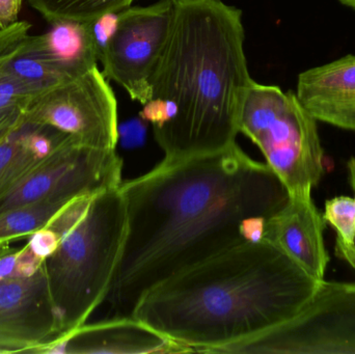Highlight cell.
Returning a JSON list of instances; mask_svg holds the SVG:
<instances>
[{
  "instance_id": "1",
  "label": "cell",
  "mask_w": 355,
  "mask_h": 354,
  "mask_svg": "<svg viewBox=\"0 0 355 354\" xmlns=\"http://www.w3.org/2000/svg\"><path fill=\"white\" fill-rule=\"evenodd\" d=\"M120 188L127 232L104 301L110 318L132 317L156 285L245 242L244 218H271L290 199L275 172L237 143L208 155L164 159Z\"/></svg>"
},
{
  "instance_id": "2",
  "label": "cell",
  "mask_w": 355,
  "mask_h": 354,
  "mask_svg": "<svg viewBox=\"0 0 355 354\" xmlns=\"http://www.w3.org/2000/svg\"><path fill=\"white\" fill-rule=\"evenodd\" d=\"M322 281L269 241L243 242L156 285L132 317L190 353H219L297 315Z\"/></svg>"
},
{
  "instance_id": "3",
  "label": "cell",
  "mask_w": 355,
  "mask_h": 354,
  "mask_svg": "<svg viewBox=\"0 0 355 354\" xmlns=\"http://www.w3.org/2000/svg\"><path fill=\"white\" fill-rule=\"evenodd\" d=\"M242 12L221 0H175L172 30L144 116L164 159L223 151L236 143L240 109L254 79Z\"/></svg>"
},
{
  "instance_id": "4",
  "label": "cell",
  "mask_w": 355,
  "mask_h": 354,
  "mask_svg": "<svg viewBox=\"0 0 355 354\" xmlns=\"http://www.w3.org/2000/svg\"><path fill=\"white\" fill-rule=\"evenodd\" d=\"M48 227L60 237L44 269L62 337L85 324L107 297L126 238L120 186L77 197Z\"/></svg>"
},
{
  "instance_id": "5",
  "label": "cell",
  "mask_w": 355,
  "mask_h": 354,
  "mask_svg": "<svg viewBox=\"0 0 355 354\" xmlns=\"http://www.w3.org/2000/svg\"><path fill=\"white\" fill-rule=\"evenodd\" d=\"M238 128L260 149L290 197L311 195L324 174V152L317 121L294 91L252 80Z\"/></svg>"
},
{
  "instance_id": "6",
  "label": "cell",
  "mask_w": 355,
  "mask_h": 354,
  "mask_svg": "<svg viewBox=\"0 0 355 354\" xmlns=\"http://www.w3.org/2000/svg\"><path fill=\"white\" fill-rule=\"evenodd\" d=\"M219 353L355 354V283L323 280L297 315Z\"/></svg>"
},
{
  "instance_id": "7",
  "label": "cell",
  "mask_w": 355,
  "mask_h": 354,
  "mask_svg": "<svg viewBox=\"0 0 355 354\" xmlns=\"http://www.w3.org/2000/svg\"><path fill=\"white\" fill-rule=\"evenodd\" d=\"M24 123L52 127L85 147L118 145V103L98 66L37 95L24 109Z\"/></svg>"
},
{
  "instance_id": "8",
  "label": "cell",
  "mask_w": 355,
  "mask_h": 354,
  "mask_svg": "<svg viewBox=\"0 0 355 354\" xmlns=\"http://www.w3.org/2000/svg\"><path fill=\"white\" fill-rule=\"evenodd\" d=\"M175 0L125 8L99 60L104 76L120 85L141 105L151 98L152 82L172 30Z\"/></svg>"
},
{
  "instance_id": "9",
  "label": "cell",
  "mask_w": 355,
  "mask_h": 354,
  "mask_svg": "<svg viewBox=\"0 0 355 354\" xmlns=\"http://www.w3.org/2000/svg\"><path fill=\"white\" fill-rule=\"evenodd\" d=\"M122 172L123 159L116 150L85 147L68 135L0 200V214L45 197L76 199L121 186Z\"/></svg>"
},
{
  "instance_id": "10",
  "label": "cell",
  "mask_w": 355,
  "mask_h": 354,
  "mask_svg": "<svg viewBox=\"0 0 355 354\" xmlns=\"http://www.w3.org/2000/svg\"><path fill=\"white\" fill-rule=\"evenodd\" d=\"M60 336L44 265L29 278H0V353H40Z\"/></svg>"
},
{
  "instance_id": "11",
  "label": "cell",
  "mask_w": 355,
  "mask_h": 354,
  "mask_svg": "<svg viewBox=\"0 0 355 354\" xmlns=\"http://www.w3.org/2000/svg\"><path fill=\"white\" fill-rule=\"evenodd\" d=\"M40 353H190L186 347L133 317L83 324L48 343Z\"/></svg>"
},
{
  "instance_id": "12",
  "label": "cell",
  "mask_w": 355,
  "mask_h": 354,
  "mask_svg": "<svg viewBox=\"0 0 355 354\" xmlns=\"http://www.w3.org/2000/svg\"><path fill=\"white\" fill-rule=\"evenodd\" d=\"M327 222L312 197H290L287 205L265 222L263 240L279 247L306 272L324 280L329 262L324 242Z\"/></svg>"
},
{
  "instance_id": "13",
  "label": "cell",
  "mask_w": 355,
  "mask_h": 354,
  "mask_svg": "<svg viewBox=\"0 0 355 354\" xmlns=\"http://www.w3.org/2000/svg\"><path fill=\"white\" fill-rule=\"evenodd\" d=\"M295 94L317 122L355 131V55L304 71Z\"/></svg>"
},
{
  "instance_id": "14",
  "label": "cell",
  "mask_w": 355,
  "mask_h": 354,
  "mask_svg": "<svg viewBox=\"0 0 355 354\" xmlns=\"http://www.w3.org/2000/svg\"><path fill=\"white\" fill-rule=\"evenodd\" d=\"M43 35H29L37 51L69 79L98 66L97 48L91 25L85 21L56 20Z\"/></svg>"
},
{
  "instance_id": "15",
  "label": "cell",
  "mask_w": 355,
  "mask_h": 354,
  "mask_svg": "<svg viewBox=\"0 0 355 354\" xmlns=\"http://www.w3.org/2000/svg\"><path fill=\"white\" fill-rule=\"evenodd\" d=\"M68 135L52 127L23 123L0 143V200L41 163Z\"/></svg>"
},
{
  "instance_id": "16",
  "label": "cell",
  "mask_w": 355,
  "mask_h": 354,
  "mask_svg": "<svg viewBox=\"0 0 355 354\" xmlns=\"http://www.w3.org/2000/svg\"><path fill=\"white\" fill-rule=\"evenodd\" d=\"M0 73L27 83L40 93L71 80L37 51L29 35L0 64Z\"/></svg>"
},
{
  "instance_id": "17",
  "label": "cell",
  "mask_w": 355,
  "mask_h": 354,
  "mask_svg": "<svg viewBox=\"0 0 355 354\" xmlns=\"http://www.w3.org/2000/svg\"><path fill=\"white\" fill-rule=\"evenodd\" d=\"M74 200L55 195L18 206L0 214V245L31 236L45 228Z\"/></svg>"
},
{
  "instance_id": "18",
  "label": "cell",
  "mask_w": 355,
  "mask_h": 354,
  "mask_svg": "<svg viewBox=\"0 0 355 354\" xmlns=\"http://www.w3.org/2000/svg\"><path fill=\"white\" fill-rule=\"evenodd\" d=\"M135 0H28L48 22L56 20L89 21L106 12H121Z\"/></svg>"
},
{
  "instance_id": "19",
  "label": "cell",
  "mask_w": 355,
  "mask_h": 354,
  "mask_svg": "<svg viewBox=\"0 0 355 354\" xmlns=\"http://www.w3.org/2000/svg\"><path fill=\"white\" fill-rule=\"evenodd\" d=\"M354 197L340 195L325 202L324 218L337 233L335 254L355 268V177L349 176Z\"/></svg>"
},
{
  "instance_id": "20",
  "label": "cell",
  "mask_w": 355,
  "mask_h": 354,
  "mask_svg": "<svg viewBox=\"0 0 355 354\" xmlns=\"http://www.w3.org/2000/svg\"><path fill=\"white\" fill-rule=\"evenodd\" d=\"M44 262L28 243L22 249L0 253V278H29L41 269Z\"/></svg>"
},
{
  "instance_id": "21",
  "label": "cell",
  "mask_w": 355,
  "mask_h": 354,
  "mask_svg": "<svg viewBox=\"0 0 355 354\" xmlns=\"http://www.w3.org/2000/svg\"><path fill=\"white\" fill-rule=\"evenodd\" d=\"M40 94L42 93L27 83L0 73V110L12 107H22L25 109Z\"/></svg>"
},
{
  "instance_id": "22",
  "label": "cell",
  "mask_w": 355,
  "mask_h": 354,
  "mask_svg": "<svg viewBox=\"0 0 355 354\" xmlns=\"http://www.w3.org/2000/svg\"><path fill=\"white\" fill-rule=\"evenodd\" d=\"M119 15H120V12H106V14L101 15L98 18L89 21L92 35H93L99 58L116 30Z\"/></svg>"
},
{
  "instance_id": "23",
  "label": "cell",
  "mask_w": 355,
  "mask_h": 354,
  "mask_svg": "<svg viewBox=\"0 0 355 354\" xmlns=\"http://www.w3.org/2000/svg\"><path fill=\"white\" fill-rule=\"evenodd\" d=\"M27 243L37 256L46 260L58 249L60 237L53 229L47 226L28 236Z\"/></svg>"
},
{
  "instance_id": "24",
  "label": "cell",
  "mask_w": 355,
  "mask_h": 354,
  "mask_svg": "<svg viewBox=\"0 0 355 354\" xmlns=\"http://www.w3.org/2000/svg\"><path fill=\"white\" fill-rule=\"evenodd\" d=\"M31 27L28 22L18 21L8 28L0 30V62L15 49L23 37L28 35Z\"/></svg>"
},
{
  "instance_id": "25",
  "label": "cell",
  "mask_w": 355,
  "mask_h": 354,
  "mask_svg": "<svg viewBox=\"0 0 355 354\" xmlns=\"http://www.w3.org/2000/svg\"><path fill=\"white\" fill-rule=\"evenodd\" d=\"M24 123V108L0 110V143Z\"/></svg>"
},
{
  "instance_id": "26",
  "label": "cell",
  "mask_w": 355,
  "mask_h": 354,
  "mask_svg": "<svg viewBox=\"0 0 355 354\" xmlns=\"http://www.w3.org/2000/svg\"><path fill=\"white\" fill-rule=\"evenodd\" d=\"M266 218L250 216L244 218L240 224V235L245 242L258 243L264 238Z\"/></svg>"
},
{
  "instance_id": "27",
  "label": "cell",
  "mask_w": 355,
  "mask_h": 354,
  "mask_svg": "<svg viewBox=\"0 0 355 354\" xmlns=\"http://www.w3.org/2000/svg\"><path fill=\"white\" fill-rule=\"evenodd\" d=\"M23 0H0V30L18 22Z\"/></svg>"
},
{
  "instance_id": "28",
  "label": "cell",
  "mask_w": 355,
  "mask_h": 354,
  "mask_svg": "<svg viewBox=\"0 0 355 354\" xmlns=\"http://www.w3.org/2000/svg\"><path fill=\"white\" fill-rule=\"evenodd\" d=\"M122 137L123 143H125L127 148L135 147L139 145V143L143 141V131L139 127H135V125H132L130 127H126L123 132L119 131V139Z\"/></svg>"
},
{
  "instance_id": "29",
  "label": "cell",
  "mask_w": 355,
  "mask_h": 354,
  "mask_svg": "<svg viewBox=\"0 0 355 354\" xmlns=\"http://www.w3.org/2000/svg\"><path fill=\"white\" fill-rule=\"evenodd\" d=\"M348 172L350 177H355V157L352 158L347 164Z\"/></svg>"
},
{
  "instance_id": "30",
  "label": "cell",
  "mask_w": 355,
  "mask_h": 354,
  "mask_svg": "<svg viewBox=\"0 0 355 354\" xmlns=\"http://www.w3.org/2000/svg\"><path fill=\"white\" fill-rule=\"evenodd\" d=\"M341 3H343L344 6H349V8H354L355 10V0H340Z\"/></svg>"
},
{
  "instance_id": "31",
  "label": "cell",
  "mask_w": 355,
  "mask_h": 354,
  "mask_svg": "<svg viewBox=\"0 0 355 354\" xmlns=\"http://www.w3.org/2000/svg\"><path fill=\"white\" fill-rule=\"evenodd\" d=\"M0 253H1V251H0Z\"/></svg>"
}]
</instances>
